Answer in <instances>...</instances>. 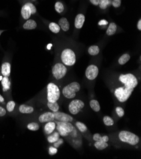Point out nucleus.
Segmentation results:
<instances>
[{
    "mask_svg": "<svg viewBox=\"0 0 141 159\" xmlns=\"http://www.w3.org/2000/svg\"><path fill=\"white\" fill-rule=\"evenodd\" d=\"M80 85L78 82H72L65 86L62 89V94L64 97L67 99H74L76 97V94L80 91Z\"/></svg>",
    "mask_w": 141,
    "mask_h": 159,
    "instance_id": "obj_1",
    "label": "nucleus"
},
{
    "mask_svg": "<svg viewBox=\"0 0 141 159\" xmlns=\"http://www.w3.org/2000/svg\"><path fill=\"white\" fill-rule=\"evenodd\" d=\"M118 138L121 142L136 146L139 143V138L136 134L128 131H122L118 134Z\"/></svg>",
    "mask_w": 141,
    "mask_h": 159,
    "instance_id": "obj_2",
    "label": "nucleus"
},
{
    "mask_svg": "<svg viewBox=\"0 0 141 159\" xmlns=\"http://www.w3.org/2000/svg\"><path fill=\"white\" fill-rule=\"evenodd\" d=\"M134 89L133 88H128V87H125L124 86H121L115 90L114 95L120 102L124 103L128 100L131 95L132 94Z\"/></svg>",
    "mask_w": 141,
    "mask_h": 159,
    "instance_id": "obj_3",
    "label": "nucleus"
},
{
    "mask_svg": "<svg viewBox=\"0 0 141 159\" xmlns=\"http://www.w3.org/2000/svg\"><path fill=\"white\" fill-rule=\"evenodd\" d=\"M60 90L55 84L50 83L47 86V100L49 102H56L60 98Z\"/></svg>",
    "mask_w": 141,
    "mask_h": 159,
    "instance_id": "obj_4",
    "label": "nucleus"
},
{
    "mask_svg": "<svg viewBox=\"0 0 141 159\" xmlns=\"http://www.w3.org/2000/svg\"><path fill=\"white\" fill-rule=\"evenodd\" d=\"M56 128L61 136L67 137L71 134L75 127L71 122L56 121Z\"/></svg>",
    "mask_w": 141,
    "mask_h": 159,
    "instance_id": "obj_5",
    "label": "nucleus"
},
{
    "mask_svg": "<svg viewBox=\"0 0 141 159\" xmlns=\"http://www.w3.org/2000/svg\"><path fill=\"white\" fill-rule=\"evenodd\" d=\"M61 60L65 65L73 66L76 62V54L72 50L66 48L61 52Z\"/></svg>",
    "mask_w": 141,
    "mask_h": 159,
    "instance_id": "obj_6",
    "label": "nucleus"
},
{
    "mask_svg": "<svg viewBox=\"0 0 141 159\" xmlns=\"http://www.w3.org/2000/svg\"><path fill=\"white\" fill-rule=\"evenodd\" d=\"M119 81L124 84V86L133 89L136 88L139 83L137 77L134 74L130 73L120 75L119 77Z\"/></svg>",
    "mask_w": 141,
    "mask_h": 159,
    "instance_id": "obj_7",
    "label": "nucleus"
},
{
    "mask_svg": "<svg viewBox=\"0 0 141 159\" xmlns=\"http://www.w3.org/2000/svg\"><path fill=\"white\" fill-rule=\"evenodd\" d=\"M67 73V68L66 65L61 63H57L53 66L52 68V74L53 77L56 80H60L63 78Z\"/></svg>",
    "mask_w": 141,
    "mask_h": 159,
    "instance_id": "obj_8",
    "label": "nucleus"
},
{
    "mask_svg": "<svg viewBox=\"0 0 141 159\" xmlns=\"http://www.w3.org/2000/svg\"><path fill=\"white\" fill-rule=\"evenodd\" d=\"M85 106V103L82 100L79 99H74L72 100L68 105V110L71 114L77 115Z\"/></svg>",
    "mask_w": 141,
    "mask_h": 159,
    "instance_id": "obj_9",
    "label": "nucleus"
},
{
    "mask_svg": "<svg viewBox=\"0 0 141 159\" xmlns=\"http://www.w3.org/2000/svg\"><path fill=\"white\" fill-rule=\"evenodd\" d=\"M36 8L31 3H27L26 4L23 6L21 10V14L22 17L25 20H28L31 15L36 13Z\"/></svg>",
    "mask_w": 141,
    "mask_h": 159,
    "instance_id": "obj_10",
    "label": "nucleus"
},
{
    "mask_svg": "<svg viewBox=\"0 0 141 159\" xmlns=\"http://www.w3.org/2000/svg\"><path fill=\"white\" fill-rule=\"evenodd\" d=\"M98 67L95 65H91L87 67L86 70V77L90 81L94 80L98 76Z\"/></svg>",
    "mask_w": 141,
    "mask_h": 159,
    "instance_id": "obj_11",
    "label": "nucleus"
},
{
    "mask_svg": "<svg viewBox=\"0 0 141 159\" xmlns=\"http://www.w3.org/2000/svg\"><path fill=\"white\" fill-rule=\"evenodd\" d=\"M53 113H54V115H55V120H56V121L72 122L74 121V119L72 117L67 114V113L59 112V111Z\"/></svg>",
    "mask_w": 141,
    "mask_h": 159,
    "instance_id": "obj_12",
    "label": "nucleus"
},
{
    "mask_svg": "<svg viewBox=\"0 0 141 159\" xmlns=\"http://www.w3.org/2000/svg\"><path fill=\"white\" fill-rule=\"evenodd\" d=\"M54 121H55V115H54V113L53 112H44L42 113L39 117V121L41 123L48 122Z\"/></svg>",
    "mask_w": 141,
    "mask_h": 159,
    "instance_id": "obj_13",
    "label": "nucleus"
},
{
    "mask_svg": "<svg viewBox=\"0 0 141 159\" xmlns=\"http://www.w3.org/2000/svg\"><path fill=\"white\" fill-rule=\"evenodd\" d=\"M85 22V16L83 14H78L75 19V27L77 29H81L83 27L84 23Z\"/></svg>",
    "mask_w": 141,
    "mask_h": 159,
    "instance_id": "obj_14",
    "label": "nucleus"
},
{
    "mask_svg": "<svg viewBox=\"0 0 141 159\" xmlns=\"http://www.w3.org/2000/svg\"><path fill=\"white\" fill-rule=\"evenodd\" d=\"M11 73V64L9 62H4L1 65V74L4 77H9Z\"/></svg>",
    "mask_w": 141,
    "mask_h": 159,
    "instance_id": "obj_15",
    "label": "nucleus"
},
{
    "mask_svg": "<svg viewBox=\"0 0 141 159\" xmlns=\"http://www.w3.org/2000/svg\"><path fill=\"white\" fill-rule=\"evenodd\" d=\"M56 129V122L55 121H51L47 122L44 126V131L46 134L49 135L53 133Z\"/></svg>",
    "mask_w": 141,
    "mask_h": 159,
    "instance_id": "obj_16",
    "label": "nucleus"
},
{
    "mask_svg": "<svg viewBox=\"0 0 141 159\" xmlns=\"http://www.w3.org/2000/svg\"><path fill=\"white\" fill-rule=\"evenodd\" d=\"M34 108L31 106L23 104L21 105L19 107V112L21 113H23V114H29V113H32L34 112Z\"/></svg>",
    "mask_w": 141,
    "mask_h": 159,
    "instance_id": "obj_17",
    "label": "nucleus"
},
{
    "mask_svg": "<svg viewBox=\"0 0 141 159\" xmlns=\"http://www.w3.org/2000/svg\"><path fill=\"white\" fill-rule=\"evenodd\" d=\"M59 26L63 31H68L70 29V23L68 20L65 17H63L59 20Z\"/></svg>",
    "mask_w": 141,
    "mask_h": 159,
    "instance_id": "obj_18",
    "label": "nucleus"
},
{
    "mask_svg": "<svg viewBox=\"0 0 141 159\" xmlns=\"http://www.w3.org/2000/svg\"><path fill=\"white\" fill-rule=\"evenodd\" d=\"M23 28L24 29L27 30L34 29L37 28V23L34 20L30 19L26 21V22L23 25Z\"/></svg>",
    "mask_w": 141,
    "mask_h": 159,
    "instance_id": "obj_19",
    "label": "nucleus"
},
{
    "mask_svg": "<svg viewBox=\"0 0 141 159\" xmlns=\"http://www.w3.org/2000/svg\"><path fill=\"white\" fill-rule=\"evenodd\" d=\"M1 85L3 91H7L10 89L11 83L8 77H3V78L1 79Z\"/></svg>",
    "mask_w": 141,
    "mask_h": 159,
    "instance_id": "obj_20",
    "label": "nucleus"
},
{
    "mask_svg": "<svg viewBox=\"0 0 141 159\" xmlns=\"http://www.w3.org/2000/svg\"><path fill=\"white\" fill-rule=\"evenodd\" d=\"M59 137H60V135H59L58 131L53 132L51 134H49V136L47 138V142L49 143H54L59 138Z\"/></svg>",
    "mask_w": 141,
    "mask_h": 159,
    "instance_id": "obj_21",
    "label": "nucleus"
},
{
    "mask_svg": "<svg viewBox=\"0 0 141 159\" xmlns=\"http://www.w3.org/2000/svg\"><path fill=\"white\" fill-rule=\"evenodd\" d=\"M90 107L91 109L94 111L96 112H100L101 110V107L99 103V101L96 100H92L89 102Z\"/></svg>",
    "mask_w": 141,
    "mask_h": 159,
    "instance_id": "obj_22",
    "label": "nucleus"
},
{
    "mask_svg": "<svg viewBox=\"0 0 141 159\" xmlns=\"http://www.w3.org/2000/svg\"><path fill=\"white\" fill-rule=\"evenodd\" d=\"M116 30H117V25H116V23H113V22L110 23L108 26V28L107 29L106 34L108 36H109L115 34Z\"/></svg>",
    "mask_w": 141,
    "mask_h": 159,
    "instance_id": "obj_23",
    "label": "nucleus"
},
{
    "mask_svg": "<svg viewBox=\"0 0 141 159\" xmlns=\"http://www.w3.org/2000/svg\"><path fill=\"white\" fill-rule=\"evenodd\" d=\"M47 106L48 107V109L53 112H56L59 111V106L58 103L56 102H49L48 101L47 103Z\"/></svg>",
    "mask_w": 141,
    "mask_h": 159,
    "instance_id": "obj_24",
    "label": "nucleus"
},
{
    "mask_svg": "<svg viewBox=\"0 0 141 159\" xmlns=\"http://www.w3.org/2000/svg\"><path fill=\"white\" fill-rule=\"evenodd\" d=\"M94 146L98 150H103L106 149L108 146V142H103L102 141H98V142H95Z\"/></svg>",
    "mask_w": 141,
    "mask_h": 159,
    "instance_id": "obj_25",
    "label": "nucleus"
},
{
    "mask_svg": "<svg viewBox=\"0 0 141 159\" xmlns=\"http://www.w3.org/2000/svg\"><path fill=\"white\" fill-rule=\"evenodd\" d=\"M130 58V56L128 53H125L124 55H122L120 58L118 59V64L120 65H124L126 63H127L129 60Z\"/></svg>",
    "mask_w": 141,
    "mask_h": 159,
    "instance_id": "obj_26",
    "label": "nucleus"
},
{
    "mask_svg": "<svg viewBox=\"0 0 141 159\" xmlns=\"http://www.w3.org/2000/svg\"><path fill=\"white\" fill-rule=\"evenodd\" d=\"M88 53L89 55L92 56L97 55L100 53V48L98 46H96V45L90 46L88 49Z\"/></svg>",
    "mask_w": 141,
    "mask_h": 159,
    "instance_id": "obj_27",
    "label": "nucleus"
},
{
    "mask_svg": "<svg viewBox=\"0 0 141 159\" xmlns=\"http://www.w3.org/2000/svg\"><path fill=\"white\" fill-rule=\"evenodd\" d=\"M49 28L51 31L53 32V33H55V34H57V33H58L59 31H60V29H61L59 25L55 22L50 23L49 25Z\"/></svg>",
    "mask_w": 141,
    "mask_h": 159,
    "instance_id": "obj_28",
    "label": "nucleus"
},
{
    "mask_svg": "<svg viewBox=\"0 0 141 159\" xmlns=\"http://www.w3.org/2000/svg\"><path fill=\"white\" fill-rule=\"evenodd\" d=\"M76 127L81 132V133H85V132L88 131V127H87L86 125L82 122L77 121L76 122Z\"/></svg>",
    "mask_w": 141,
    "mask_h": 159,
    "instance_id": "obj_29",
    "label": "nucleus"
},
{
    "mask_svg": "<svg viewBox=\"0 0 141 159\" xmlns=\"http://www.w3.org/2000/svg\"><path fill=\"white\" fill-rule=\"evenodd\" d=\"M27 128L30 131H35L39 129V125L36 122H31L27 125Z\"/></svg>",
    "mask_w": 141,
    "mask_h": 159,
    "instance_id": "obj_30",
    "label": "nucleus"
},
{
    "mask_svg": "<svg viewBox=\"0 0 141 159\" xmlns=\"http://www.w3.org/2000/svg\"><path fill=\"white\" fill-rule=\"evenodd\" d=\"M103 122L106 126H112L114 124L113 119L110 116H104L103 117Z\"/></svg>",
    "mask_w": 141,
    "mask_h": 159,
    "instance_id": "obj_31",
    "label": "nucleus"
},
{
    "mask_svg": "<svg viewBox=\"0 0 141 159\" xmlns=\"http://www.w3.org/2000/svg\"><path fill=\"white\" fill-rule=\"evenodd\" d=\"M55 10L57 12L59 13H61L64 10V6L63 5L62 3L58 1L55 3Z\"/></svg>",
    "mask_w": 141,
    "mask_h": 159,
    "instance_id": "obj_32",
    "label": "nucleus"
},
{
    "mask_svg": "<svg viewBox=\"0 0 141 159\" xmlns=\"http://www.w3.org/2000/svg\"><path fill=\"white\" fill-rule=\"evenodd\" d=\"M110 4V0H100L99 5H100V7L101 9L104 10V9H106L108 7Z\"/></svg>",
    "mask_w": 141,
    "mask_h": 159,
    "instance_id": "obj_33",
    "label": "nucleus"
},
{
    "mask_svg": "<svg viewBox=\"0 0 141 159\" xmlns=\"http://www.w3.org/2000/svg\"><path fill=\"white\" fill-rule=\"evenodd\" d=\"M15 107V102L13 101H10L7 104V110L8 112H11L14 110Z\"/></svg>",
    "mask_w": 141,
    "mask_h": 159,
    "instance_id": "obj_34",
    "label": "nucleus"
},
{
    "mask_svg": "<svg viewBox=\"0 0 141 159\" xmlns=\"http://www.w3.org/2000/svg\"><path fill=\"white\" fill-rule=\"evenodd\" d=\"M116 112L119 117H122L125 115V111L121 107H117L116 108Z\"/></svg>",
    "mask_w": 141,
    "mask_h": 159,
    "instance_id": "obj_35",
    "label": "nucleus"
},
{
    "mask_svg": "<svg viewBox=\"0 0 141 159\" xmlns=\"http://www.w3.org/2000/svg\"><path fill=\"white\" fill-rule=\"evenodd\" d=\"M63 143H64L63 139L60 138H59L58 140H57L56 142L53 143L54 144V147H55V148H58L59 146L63 144Z\"/></svg>",
    "mask_w": 141,
    "mask_h": 159,
    "instance_id": "obj_36",
    "label": "nucleus"
},
{
    "mask_svg": "<svg viewBox=\"0 0 141 159\" xmlns=\"http://www.w3.org/2000/svg\"><path fill=\"white\" fill-rule=\"evenodd\" d=\"M58 152V148H55L54 146H51L49 148V154L50 155H55Z\"/></svg>",
    "mask_w": 141,
    "mask_h": 159,
    "instance_id": "obj_37",
    "label": "nucleus"
},
{
    "mask_svg": "<svg viewBox=\"0 0 141 159\" xmlns=\"http://www.w3.org/2000/svg\"><path fill=\"white\" fill-rule=\"evenodd\" d=\"M122 0H113L112 2V5L115 8H118L120 7Z\"/></svg>",
    "mask_w": 141,
    "mask_h": 159,
    "instance_id": "obj_38",
    "label": "nucleus"
},
{
    "mask_svg": "<svg viewBox=\"0 0 141 159\" xmlns=\"http://www.w3.org/2000/svg\"><path fill=\"white\" fill-rule=\"evenodd\" d=\"M93 140L95 141V142H98V141H100L101 140L102 136L100 135V134H94L93 135Z\"/></svg>",
    "mask_w": 141,
    "mask_h": 159,
    "instance_id": "obj_39",
    "label": "nucleus"
},
{
    "mask_svg": "<svg viewBox=\"0 0 141 159\" xmlns=\"http://www.w3.org/2000/svg\"><path fill=\"white\" fill-rule=\"evenodd\" d=\"M7 112H6V110L4 109L3 107H2L0 106V117H3L6 115Z\"/></svg>",
    "mask_w": 141,
    "mask_h": 159,
    "instance_id": "obj_40",
    "label": "nucleus"
},
{
    "mask_svg": "<svg viewBox=\"0 0 141 159\" xmlns=\"http://www.w3.org/2000/svg\"><path fill=\"white\" fill-rule=\"evenodd\" d=\"M100 0H90V2H91L92 5L97 6V5H99V3H100Z\"/></svg>",
    "mask_w": 141,
    "mask_h": 159,
    "instance_id": "obj_41",
    "label": "nucleus"
},
{
    "mask_svg": "<svg viewBox=\"0 0 141 159\" xmlns=\"http://www.w3.org/2000/svg\"><path fill=\"white\" fill-rule=\"evenodd\" d=\"M100 141H102V142H108L109 141V137L108 136H102L101 140Z\"/></svg>",
    "mask_w": 141,
    "mask_h": 159,
    "instance_id": "obj_42",
    "label": "nucleus"
},
{
    "mask_svg": "<svg viewBox=\"0 0 141 159\" xmlns=\"http://www.w3.org/2000/svg\"><path fill=\"white\" fill-rule=\"evenodd\" d=\"M108 23V22L106 20H101L100 23H99V24L100 25H106Z\"/></svg>",
    "mask_w": 141,
    "mask_h": 159,
    "instance_id": "obj_43",
    "label": "nucleus"
},
{
    "mask_svg": "<svg viewBox=\"0 0 141 159\" xmlns=\"http://www.w3.org/2000/svg\"><path fill=\"white\" fill-rule=\"evenodd\" d=\"M137 28L140 31L141 30V20L139 19V20L138 21V23H137Z\"/></svg>",
    "mask_w": 141,
    "mask_h": 159,
    "instance_id": "obj_44",
    "label": "nucleus"
},
{
    "mask_svg": "<svg viewBox=\"0 0 141 159\" xmlns=\"http://www.w3.org/2000/svg\"><path fill=\"white\" fill-rule=\"evenodd\" d=\"M4 101H5L4 98L1 95H0V103H3Z\"/></svg>",
    "mask_w": 141,
    "mask_h": 159,
    "instance_id": "obj_45",
    "label": "nucleus"
},
{
    "mask_svg": "<svg viewBox=\"0 0 141 159\" xmlns=\"http://www.w3.org/2000/svg\"><path fill=\"white\" fill-rule=\"evenodd\" d=\"M3 31H0V36H1V34H2V32H3Z\"/></svg>",
    "mask_w": 141,
    "mask_h": 159,
    "instance_id": "obj_46",
    "label": "nucleus"
}]
</instances>
